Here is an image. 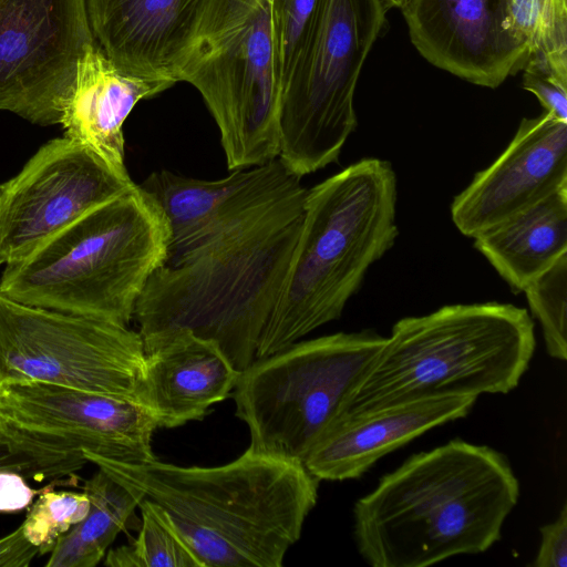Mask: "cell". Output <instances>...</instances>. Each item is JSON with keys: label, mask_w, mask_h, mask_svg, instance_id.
Masks as SVG:
<instances>
[{"label": "cell", "mask_w": 567, "mask_h": 567, "mask_svg": "<svg viewBox=\"0 0 567 567\" xmlns=\"http://www.w3.org/2000/svg\"><path fill=\"white\" fill-rule=\"evenodd\" d=\"M401 11L419 53L475 85L496 89L528 60L509 0H406Z\"/></svg>", "instance_id": "cell-14"}, {"label": "cell", "mask_w": 567, "mask_h": 567, "mask_svg": "<svg viewBox=\"0 0 567 567\" xmlns=\"http://www.w3.org/2000/svg\"><path fill=\"white\" fill-rule=\"evenodd\" d=\"M39 550L23 535L21 527L0 538V567H27Z\"/></svg>", "instance_id": "cell-31"}, {"label": "cell", "mask_w": 567, "mask_h": 567, "mask_svg": "<svg viewBox=\"0 0 567 567\" xmlns=\"http://www.w3.org/2000/svg\"><path fill=\"white\" fill-rule=\"evenodd\" d=\"M307 189L297 185L157 268L133 317L144 351L189 331L245 370L281 293Z\"/></svg>", "instance_id": "cell-1"}, {"label": "cell", "mask_w": 567, "mask_h": 567, "mask_svg": "<svg viewBox=\"0 0 567 567\" xmlns=\"http://www.w3.org/2000/svg\"><path fill=\"white\" fill-rule=\"evenodd\" d=\"M301 184L279 157L227 177L205 181L167 169L140 185L158 205L169 231L168 258L207 240L256 208Z\"/></svg>", "instance_id": "cell-16"}, {"label": "cell", "mask_w": 567, "mask_h": 567, "mask_svg": "<svg viewBox=\"0 0 567 567\" xmlns=\"http://www.w3.org/2000/svg\"><path fill=\"white\" fill-rule=\"evenodd\" d=\"M384 8L388 10L390 9H402L406 0H382Z\"/></svg>", "instance_id": "cell-33"}, {"label": "cell", "mask_w": 567, "mask_h": 567, "mask_svg": "<svg viewBox=\"0 0 567 567\" xmlns=\"http://www.w3.org/2000/svg\"><path fill=\"white\" fill-rule=\"evenodd\" d=\"M1 265H4V259H3V256H2L1 250H0V266Z\"/></svg>", "instance_id": "cell-34"}, {"label": "cell", "mask_w": 567, "mask_h": 567, "mask_svg": "<svg viewBox=\"0 0 567 567\" xmlns=\"http://www.w3.org/2000/svg\"><path fill=\"white\" fill-rule=\"evenodd\" d=\"M156 429L135 401L41 382L0 384V442L38 482L78 480L86 454L152 462Z\"/></svg>", "instance_id": "cell-10"}, {"label": "cell", "mask_w": 567, "mask_h": 567, "mask_svg": "<svg viewBox=\"0 0 567 567\" xmlns=\"http://www.w3.org/2000/svg\"><path fill=\"white\" fill-rule=\"evenodd\" d=\"M523 89L532 92L555 118L567 122V78L528 59L523 68Z\"/></svg>", "instance_id": "cell-28"}, {"label": "cell", "mask_w": 567, "mask_h": 567, "mask_svg": "<svg viewBox=\"0 0 567 567\" xmlns=\"http://www.w3.org/2000/svg\"><path fill=\"white\" fill-rule=\"evenodd\" d=\"M317 1L268 0L279 97L306 41Z\"/></svg>", "instance_id": "cell-27"}, {"label": "cell", "mask_w": 567, "mask_h": 567, "mask_svg": "<svg viewBox=\"0 0 567 567\" xmlns=\"http://www.w3.org/2000/svg\"><path fill=\"white\" fill-rule=\"evenodd\" d=\"M44 489H34L18 472L0 471V512H17L29 507L35 495Z\"/></svg>", "instance_id": "cell-30"}, {"label": "cell", "mask_w": 567, "mask_h": 567, "mask_svg": "<svg viewBox=\"0 0 567 567\" xmlns=\"http://www.w3.org/2000/svg\"><path fill=\"white\" fill-rule=\"evenodd\" d=\"M176 79L200 93L229 171L278 157L279 86L268 0H210Z\"/></svg>", "instance_id": "cell-8"}, {"label": "cell", "mask_w": 567, "mask_h": 567, "mask_svg": "<svg viewBox=\"0 0 567 567\" xmlns=\"http://www.w3.org/2000/svg\"><path fill=\"white\" fill-rule=\"evenodd\" d=\"M60 484L50 482L28 509L20 525L24 537L39 550L51 553L56 540L87 514L90 502L85 493L54 491Z\"/></svg>", "instance_id": "cell-26"}, {"label": "cell", "mask_w": 567, "mask_h": 567, "mask_svg": "<svg viewBox=\"0 0 567 567\" xmlns=\"http://www.w3.org/2000/svg\"><path fill=\"white\" fill-rule=\"evenodd\" d=\"M168 245L164 214L135 184L6 264L0 291L25 305L128 326Z\"/></svg>", "instance_id": "cell-6"}, {"label": "cell", "mask_w": 567, "mask_h": 567, "mask_svg": "<svg viewBox=\"0 0 567 567\" xmlns=\"http://www.w3.org/2000/svg\"><path fill=\"white\" fill-rule=\"evenodd\" d=\"M86 516L56 540L48 567H94L125 529L141 499L99 468L84 482Z\"/></svg>", "instance_id": "cell-22"}, {"label": "cell", "mask_w": 567, "mask_h": 567, "mask_svg": "<svg viewBox=\"0 0 567 567\" xmlns=\"http://www.w3.org/2000/svg\"><path fill=\"white\" fill-rule=\"evenodd\" d=\"M239 374L214 341L179 331L145 352L136 402L157 429L178 427L230 396Z\"/></svg>", "instance_id": "cell-19"}, {"label": "cell", "mask_w": 567, "mask_h": 567, "mask_svg": "<svg viewBox=\"0 0 567 567\" xmlns=\"http://www.w3.org/2000/svg\"><path fill=\"white\" fill-rule=\"evenodd\" d=\"M390 162L360 159L307 189L300 234L255 359L341 317L369 268L399 235Z\"/></svg>", "instance_id": "cell-4"}, {"label": "cell", "mask_w": 567, "mask_h": 567, "mask_svg": "<svg viewBox=\"0 0 567 567\" xmlns=\"http://www.w3.org/2000/svg\"><path fill=\"white\" fill-rule=\"evenodd\" d=\"M85 460L161 507L203 567H280L318 501L302 463L249 449L218 466Z\"/></svg>", "instance_id": "cell-2"}, {"label": "cell", "mask_w": 567, "mask_h": 567, "mask_svg": "<svg viewBox=\"0 0 567 567\" xmlns=\"http://www.w3.org/2000/svg\"><path fill=\"white\" fill-rule=\"evenodd\" d=\"M540 542L533 567L567 566V504L564 503L558 516L539 528Z\"/></svg>", "instance_id": "cell-29"}, {"label": "cell", "mask_w": 567, "mask_h": 567, "mask_svg": "<svg viewBox=\"0 0 567 567\" xmlns=\"http://www.w3.org/2000/svg\"><path fill=\"white\" fill-rule=\"evenodd\" d=\"M509 16L528 59L567 78V0H509Z\"/></svg>", "instance_id": "cell-24"}, {"label": "cell", "mask_w": 567, "mask_h": 567, "mask_svg": "<svg viewBox=\"0 0 567 567\" xmlns=\"http://www.w3.org/2000/svg\"><path fill=\"white\" fill-rule=\"evenodd\" d=\"M535 348L534 321L511 303L447 305L402 318L340 416L421 399L508 393Z\"/></svg>", "instance_id": "cell-5"}, {"label": "cell", "mask_w": 567, "mask_h": 567, "mask_svg": "<svg viewBox=\"0 0 567 567\" xmlns=\"http://www.w3.org/2000/svg\"><path fill=\"white\" fill-rule=\"evenodd\" d=\"M142 523L128 545L107 551L110 567H203L166 513L148 499L138 503Z\"/></svg>", "instance_id": "cell-23"}, {"label": "cell", "mask_w": 567, "mask_h": 567, "mask_svg": "<svg viewBox=\"0 0 567 567\" xmlns=\"http://www.w3.org/2000/svg\"><path fill=\"white\" fill-rule=\"evenodd\" d=\"M210 0H86L95 41L122 70L177 82Z\"/></svg>", "instance_id": "cell-17"}, {"label": "cell", "mask_w": 567, "mask_h": 567, "mask_svg": "<svg viewBox=\"0 0 567 567\" xmlns=\"http://www.w3.org/2000/svg\"><path fill=\"white\" fill-rule=\"evenodd\" d=\"M385 13L382 0L317 1L278 106V157L299 177L337 163L357 128L354 92Z\"/></svg>", "instance_id": "cell-9"}, {"label": "cell", "mask_w": 567, "mask_h": 567, "mask_svg": "<svg viewBox=\"0 0 567 567\" xmlns=\"http://www.w3.org/2000/svg\"><path fill=\"white\" fill-rule=\"evenodd\" d=\"M135 186L96 153L65 136L43 144L0 184V250L4 265L30 255L86 213Z\"/></svg>", "instance_id": "cell-13"}, {"label": "cell", "mask_w": 567, "mask_h": 567, "mask_svg": "<svg viewBox=\"0 0 567 567\" xmlns=\"http://www.w3.org/2000/svg\"><path fill=\"white\" fill-rule=\"evenodd\" d=\"M144 359L142 338L128 326L0 291V384L41 382L136 402Z\"/></svg>", "instance_id": "cell-11"}, {"label": "cell", "mask_w": 567, "mask_h": 567, "mask_svg": "<svg viewBox=\"0 0 567 567\" xmlns=\"http://www.w3.org/2000/svg\"><path fill=\"white\" fill-rule=\"evenodd\" d=\"M0 471H13L22 475V465L0 442Z\"/></svg>", "instance_id": "cell-32"}, {"label": "cell", "mask_w": 567, "mask_h": 567, "mask_svg": "<svg viewBox=\"0 0 567 567\" xmlns=\"http://www.w3.org/2000/svg\"><path fill=\"white\" fill-rule=\"evenodd\" d=\"M474 247L513 292L567 254V187L474 237Z\"/></svg>", "instance_id": "cell-21"}, {"label": "cell", "mask_w": 567, "mask_h": 567, "mask_svg": "<svg viewBox=\"0 0 567 567\" xmlns=\"http://www.w3.org/2000/svg\"><path fill=\"white\" fill-rule=\"evenodd\" d=\"M567 187V122L549 113L523 118L511 143L454 197L455 227L474 238Z\"/></svg>", "instance_id": "cell-15"}, {"label": "cell", "mask_w": 567, "mask_h": 567, "mask_svg": "<svg viewBox=\"0 0 567 567\" xmlns=\"http://www.w3.org/2000/svg\"><path fill=\"white\" fill-rule=\"evenodd\" d=\"M533 316L539 321L545 348L553 359H567V254L524 289Z\"/></svg>", "instance_id": "cell-25"}, {"label": "cell", "mask_w": 567, "mask_h": 567, "mask_svg": "<svg viewBox=\"0 0 567 567\" xmlns=\"http://www.w3.org/2000/svg\"><path fill=\"white\" fill-rule=\"evenodd\" d=\"M94 42L86 0H0V111L60 124Z\"/></svg>", "instance_id": "cell-12"}, {"label": "cell", "mask_w": 567, "mask_h": 567, "mask_svg": "<svg viewBox=\"0 0 567 567\" xmlns=\"http://www.w3.org/2000/svg\"><path fill=\"white\" fill-rule=\"evenodd\" d=\"M476 400L439 396L339 416L302 464L319 481L359 478L384 455L434 427L465 417Z\"/></svg>", "instance_id": "cell-18"}, {"label": "cell", "mask_w": 567, "mask_h": 567, "mask_svg": "<svg viewBox=\"0 0 567 567\" xmlns=\"http://www.w3.org/2000/svg\"><path fill=\"white\" fill-rule=\"evenodd\" d=\"M386 337L373 330L297 341L255 359L230 394L248 449L303 463L369 371Z\"/></svg>", "instance_id": "cell-7"}, {"label": "cell", "mask_w": 567, "mask_h": 567, "mask_svg": "<svg viewBox=\"0 0 567 567\" xmlns=\"http://www.w3.org/2000/svg\"><path fill=\"white\" fill-rule=\"evenodd\" d=\"M175 83L120 69L94 42L78 61L73 91L60 123L63 136L87 146L117 174L130 177L124 161V122L141 100Z\"/></svg>", "instance_id": "cell-20"}, {"label": "cell", "mask_w": 567, "mask_h": 567, "mask_svg": "<svg viewBox=\"0 0 567 567\" xmlns=\"http://www.w3.org/2000/svg\"><path fill=\"white\" fill-rule=\"evenodd\" d=\"M507 456L454 439L408 457L353 505V539L372 567H426L488 550L519 498Z\"/></svg>", "instance_id": "cell-3"}]
</instances>
